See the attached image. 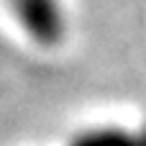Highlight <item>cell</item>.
I'll list each match as a JSON object with an SVG mask.
<instances>
[{
  "mask_svg": "<svg viewBox=\"0 0 146 146\" xmlns=\"http://www.w3.org/2000/svg\"><path fill=\"white\" fill-rule=\"evenodd\" d=\"M13 8L23 28L44 44H51L62 33V8L56 0H13Z\"/></svg>",
  "mask_w": 146,
  "mask_h": 146,
  "instance_id": "1",
  "label": "cell"
}]
</instances>
